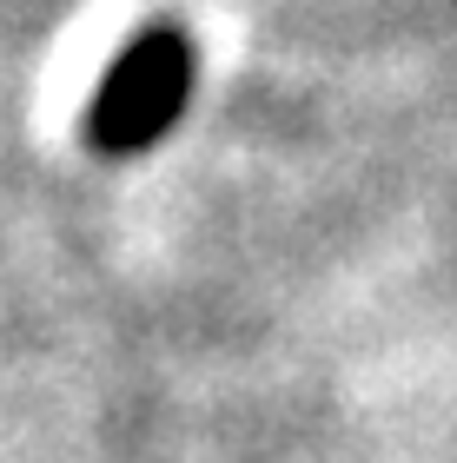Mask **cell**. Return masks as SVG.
Listing matches in <instances>:
<instances>
[{"mask_svg": "<svg viewBox=\"0 0 457 463\" xmlns=\"http://www.w3.org/2000/svg\"><path fill=\"white\" fill-rule=\"evenodd\" d=\"M186 87H193V53L179 47L173 33H147L133 40L127 60L113 67V80L100 87L93 99V146H107V153H133V146L159 139L173 113L186 107Z\"/></svg>", "mask_w": 457, "mask_h": 463, "instance_id": "obj_1", "label": "cell"}]
</instances>
